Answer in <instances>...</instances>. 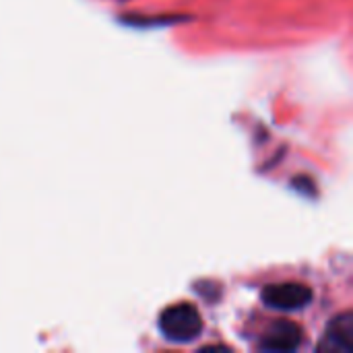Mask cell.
<instances>
[{"label": "cell", "mask_w": 353, "mask_h": 353, "mask_svg": "<svg viewBox=\"0 0 353 353\" xmlns=\"http://www.w3.org/2000/svg\"><path fill=\"white\" fill-rule=\"evenodd\" d=\"M205 325L201 312L186 302L165 308L159 316V331L172 343H188L201 337Z\"/></svg>", "instance_id": "cell-1"}, {"label": "cell", "mask_w": 353, "mask_h": 353, "mask_svg": "<svg viewBox=\"0 0 353 353\" xmlns=\"http://www.w3.org/2000/svg\"><path fill=\"white\" fill-rule=\"evenodd\" d=\"M261 298L273 310L298 312L312 302V290L302 283H273L263 290Z\"/></svg>", "instance_id": "cell-2"}, {"label": "cell", "mask_w": 353, "mask_h": 353, "mask_svg": "<svg viewBox=\"0 0 353 353\" xmlns=\"http://www.w3.org/2000/svg\"><path fill=\"white\" fill-rule=\"evenodd\" d=\"M302 343V329L290 321H277L263 335L261 350L263 352H294Z\"/></svg>", "instance_id": "cell-3"}, {"label": "cell", "mask_w": 353, "mask_h": 353, "mask_svg": "<svg viewBox=\"0 0 353 353\" xmlns=\"http://www.w3.org/2000/svg\"><path fill=\"white\" fill-rule=\"evenodd\" d=\"M323 352H337V353H353V314L343 312L335 316L327 331L325 339L321 345Z\"/></svg>", "instance_id": "cell-4"}]
</instances>
